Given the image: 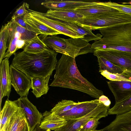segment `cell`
<instances>
[{"label":"cell","instance_id":"cell-1","mask_svg":"<svg viewBox=\"0 0 131 131\" xmlns=\"http://www.w3.org/2000/svg\"><path fill=\"white\" fill-rule=\"evenodd\" d=\"M55 70L54 79L49 86L78 90L96 99L104 95L102 91L96 88L81 75L75 58L62 54Z\"/></svg>","mask_w":131,"mask_h":131},{"label":"cell","instance_id":"cell-2","mask_svg":"<svg viewBox=\"0 0 131 131\" xmlns=\"http://www.w3.org/2000/svg\"><path fill=\"white\" fill-rule=\"evenodd\" d=\"M57 52L49 48L33 53L23 51L14 54L11 65L25 73L30 79L51 76L58 62Z\"/></svg>","mask_w":131,"mask_h":131},{"label":"cell","instance_id":"cell-3","mask_svg":"<svg viewBox=\"0 0 131 131\" xmlns=\"http://www.w3.org/2000/svg\"><path fill=\"white\" fill-rule=\"evenodd\" d=\"M103 37L92 45L95 49H109L131 53V22L100 28Z\"/></svg>","mask_w":131,"mask_h":131},{"label":"cell","instance_id":"cell-4","mask_svg":"<svg viewBox=\"0 0 131 131\" xmlns=\"http://www.w3.org/2000/svg\"><path fill=\"white\" fill-rule=\"evenodd\" d=\"M42 39L49 48L74 58L77 56L81 49L91 46L88 42L80 38L65 39L55 35Z\"/></svg>","mask_w":131,"mask_h":131},{"label":"cell","instance_id":"cell-5","mask_svg":"<svg viewBox=\"0 0 131 131\" xmlns=\"http://www.w3.org/2000/svg\"><path fill=\"white\" fill-rule=\"evenodd\" d=\"M77 22L92 30L102 27L131 22V16L117 10L98 16L84 17Z\"/></svg>","mask_w":131,"mask_h":131},{"label":"cell","instance_id":"cell-6","mask_svg":"<svg viewBox=\"0 0 131 131\" xmlns=\"http://www.w3.org/2000/svg\"><path fill=\"white\" fill-rule=\"evenodd\" d=\"M94 55L102 57L114 64L131 71V53L109 49L95 50Z\"/></svg>","mask_w":131,"mask_h":131},{"label":"cell","instance_id":"cell-7","mask_svg":"<svg viewBox=\"0 0 131 131\" xmlns=\"http://www.w3.org/2000/svg\"><path fill=\"white\" fill-rule=\"evenodd\" d=\"M26 14L45 26L57 31L61 34L71 38H81L76 33L63 24L55 20L45 16L44 13L35 11L28 8Z\"/></svg>","mask_w":131,"mask_h":131},{"label":"cell","instance_id":"cell-8","mask_svg":"<svg viewBox=\"0 0 131 131\" xmlns=\"http://www.w3.org/2000/svg\"><path fill=\"white\" fill-rule=\"evenodd\" d=\"M15 101L25 114L30 131H33L37 125H40L43 118V115L29 100L27 96L20 97Z\"/></svg>","mask_w":131,"mask_h":131},{"label":"cell","instance_id":"cell-9","mask_svg":"<svg viewBox=\"0 0 131 131\" xmlns=\"http://www.w3.org/2000/svg\"><path fill=\"white\" fill-rule=\"evenodd\" d=\"M10 72L12 85L20 96H27L31 87V81L25 73L13 67L10 66Z\"/></svg>","mask_w":131,"mask_h":131},{"label":"cell","instance_id":"cell-10","mask_svg":"<svg viewBox=\"0 0 131 131\" xmlns=\"http://www.w3.org/2000/svg\"><path fill=\"white\" fill-rule=\"evenodd\" d=\"M110 107L101 102L94 110L81 118L66 120V124L54 131H79L82 127L93 117L104 111L109 110Z\"/></svg>","mask_w":131,"mask_h":131},{"label":"cell","instance_id":"cell-11","mask_svg":"<svg viewBox=\"0 0 131 131\" xmlns=\"http://www.w3.org/2000/svg\"><path fill=\"white\" fill-rule=\"evenodd\" d=\"M8 59L5 58L0 64L1 104L3 97L7 96L9 98L11 91L12 82Z\"/></svg>","mask_w":131,"mask_h":131},{"label":"cell","instance_id":"cell-12","mask_svg":"<svg viewBox=\"0 0 131 131\" xmlns=\"http://www.w3.org/2000/svg\"><path fill=\"white\" fill-rule=\"evenodd\" d=\"M95 2H86L82 1L46 0L41 4L49 10H74L82 6L95 3Z\"/></svg>","mask_w":131,"mask_h":131},{"label":"cell","instance_id":"cell-13","mask_svg":"<svg viewBox=\"0 0 131 131\" xmlns=\"http://www.w3.org/2000/svg\"><path fill=\"white\" fill-rule=\"evenodd\" d=\"M107 82L116 102H121L131 96V81H110Z\"/></svg>","mask_w":131,"mask_h":131},{"label":"cell","instance_id":"cell-14","mask_svg":"<svg viewBox=\"0 0 131 131\" xmlns=\"http://www.w3.org/2000/svg\"><path fill=\"white\" fill-rule=\"evenodd\" d=\"M54 20L72 29L78 34L81 38L88 42L93 40L97 41L101 39L103 36L102 35L100 34H94L92 32L91 30L77 22Z\"/></svg>","mask_w":131,"mask_h":131},{"label":"cell","instance_id":"cell-15","mask_svg":"<svg viewBox=\"0 0 131 131\" xmlns=\"http://www.w3.org/2000/svg\"><path fill=\"white\" fill-rule=\"evenodd\" d=\"M117 10L107 5L105 2H96L94 4L81 7L74 9L84 17L98 16Z\"/></svg>","mask_w":131,"mask_h":131},{"label":"cell","instance_id":"cell-16","mask_svg":"<svg viewBox=\"0 0 131 131\" xmlns=\"http://www.w3.org/2000/svg\"><path fill=\"white\" fill-rule=\"evenodd\" d=\"M102 129L103 131H131V110L116 115L114 120Z\"/></svg>","mask_w":131,"mask_h":131},{"label":"cell","instance_id":"cell-17","mask_svg":"<svg viewBox=\"0 0 131 131\" xmlns=\"http://www.w3.org/2000/svg\"><path fill=\"white\" fill-rule=\"evenodd\" d=\"M44 14L45 16L53 19L76 22L84 17L74 10L49 9L46 13H44Z\"/></svg>","mask_w":131,"mask_h":131},{"label":"cell","instance_id":"cell-18","mask_svg":"<svg viewBox=\"0 0 131 131\" xmlns=\"http://www.w3.org/2000/svg\"><path fill=\"white\" fill-rule=\"evenodd\" d=\"M43 118L40 127L46 130L49 129L54 131L65 125L67 121L63 118L51 113L46 111L43 114Z\"/></svg>","mask_w":131,"mask_h":131},{"label":"cell","instance_id":"cell-19","mask_svg":"<svg viewBox=\"0 0 131 131\" xmlns=\"http://www.w3.org/2000/svg\"><path fill=\"white\" fill-rule=\"evenodd\" d=\"M19 108L15 100L12 101L7 99L5 101L0 112V131H5L10 118Z\"/></svg>","mask_w":131,"mask_h":131},{"label":"cell","instance_id":"cell-20","mask_svg":"<svg viewBox=\"0 0 131 131\" xmlns=\"http://www.w3.org/2000/svg\"><path fill=\"white\" fill-rule=\"evenodd\" d=\"M24 20L25 22L38 35L40 34L44 36V38L48 35L53 36L61 34L57 31L45 26L26 14L24 16Z\"/></svg>","mask_w":131,"mask_h":131},{"label":"cell","instance_id":"cell-21","mask_svg":"<svg viewBox=\"0 0 131 131\" xmlns=\"http://www.w3.org/2000/svg\"><path fill=\"white\" fill-rule=\"evenodd\" d=\"M7 47L8 50L4 55V58H9L17 50V42L21 35L13 26L9 21L7 24Z\"/></svg>","mask_w":131,"mask_h":131},{"label":"cell","instance_id":"cell-22","mask_svg":"<svg viewBox=\"0 0 131 131\" xmlns=\"http://www.w3.org/2000/svg\"><path fill=\"white\" fill-rule=\"evenodd\" d=\"M50 76L36 77L31 79V92L37 98L47 93L49 89L48 83Z\"/></svg>","mask_w":131,"mask_h":131},{"label":"cell","instance_id":"cell-23","mask_svg":"<svg viewBox=\"0 0 131 131\" xmlns=\"http://www.w3.org/2000/svg\"><path fill=\"white\" fill-rule=\"evenodd\" d=\"M101 102L98 99L81 102L80 107L72 119H77L84 117L94 110Z\"/></svg>","mask_w":131,"mask_h":131},{"label":"cell","instance_id":"cell-24","mask_svg":"<svg viewBox=\"0 0 131 131\" xmlns=\"http://www.w3.org/2000/svg\"><path fill=\"white\" fill-rule=\"evenodd\" d=\"M49 48L42 40L37 36L26 44L23 49V51L25 52L37 53L42 52Z\"/></svg>","mask_w":131,"mask_h":131},{"label":"cell","instance_id":"cell-25","mask_svg":"<svg viewBox=\"0 0 131 131\" xmlns=\"http://www.w3.org/2000/svg\"><path fill=\"white\" fill-rule=\"evenodd\" d=\"M97 58L99 72L106 70L112 73L121 74L125 70L123 68L114 64L103 57H99Z\"/></svg>","mask_w":131,"mask_h":131},{"label":"cell","instance_id":"cell-26","mask_svg":"<svg viewBox=\"0 0 131 131\" xmlns=\"http://www.w3.org/2000/svg\"><path fill=\"white\" fill-rule=\"evenodd\" d=\"M131 110V96L121 102H115L114 106L110 108L108 115H120Z\"/></svg>","mask_w":131,"mask_h":131},{"label":"cell","instance_id":"cell-27","mask_svg":"<svg viewBox=\"0 0 131 131\" xmlns=\"http://www.w3.org/2000/svg\"><path fill=\"white\" fill-rule=\"evenodd\" d=\"M25 118L26 115L24 111L19 107L9 120L5 131H16L21 122Z\"/></svg>","mask_w":131,"mask_h":131},{"label":"cell","instance_id":"cell-28","mask_svg":"<svg viewBox=\"0 0 131 131\" xmlns=\"http://www.w3.org/2000/svg\"><path fill=\"white\" fill-rule=\"evenodd\" d=\"M9 21L15 30L20 33L21 37L19 39L24 41L25 45L38 35L36 32L28 30L21 26L14 19H12Z\"/></svg>","mask_w":131,"mask_h":131},{"label":"cell","instance_id":"cell-29","mask_svg":"<svg viewBox=\"0 0 131 131\" xmlns=\"http://www.w3.org/2000/svg\"><path fill=\"white\" fill-rule=\"evenodd\" d=\"M78 103V102L71 100H62L58 102L50 112L58 116L70 110Z\"/></svg>","mask_w":131,"mask_h":131},{"label":"cell","instance_id":"cell-30","mask_svg":"<svg viewBox=\"0 0 131 131\" xmlns=\"http://www.w3.org/2000/svg\"><path fill=\"white\" fill-rule=\"evenodd\" d=\"M108 111V110H107L104 111L92 118L82 127L79 131H90L96 130L100 123L99 120L102 118L107 116Z\"/></svg>","mask_w":131,"mask_h":131},{"label":"cell","instance_id":"cell-31","mask_svg":"<svg viewBox=\"0 0 131 131\" xmlns=\"http://www.w3.org/2000/svg\"><path fill=\"white\" fill-rule=\"evenodd\" d=\"M7 24L2 26L0 32V64L6 52L7 47Z\"/></svg>","mask_w":131,"mask_h":131},{"label":"cell","instance_id":"cell-32","mask_svg":"<svg viewBox=\"0 0 131 131\" xmlns=\"http://www.w3.org/2000/svg\"><path fill=\"white\" fill-rule=\"evenodd\" d=\"M105 3L109 7L131 16V5L120 4L110 1Z\"/></svg>","mask_w":131,"mask_h":131},{"label":"cell","instance_id":"cell-33","mask_svg":"<svg viewBox=\"0 0 131 131\" xmlns=\"http://www.w3.org/2000/svg\"><path fill=\"white\" fill-rule=\"evenodd\" d=\"M99 72L102 75L111 81H131V80L129 79L122 74L112 73L106 70L101 71Z\"/></svg>","mask_w":131,"mask_h":131},{"label":"cell","instance_id":"cell-34","mask_svg":"<svg viewBox=\"0 0 131 131\" xmlns=\"http://www.w3.org/2000/svg\"><path fill=\"white\" fill-rule=\"evenodd\" d=\"M24 16H18L13 15L12 19H14L20 25L27 29L35 32L34 29L25 22L24 20Z\"/></svg>","mask_w":131,"mask_h":131},{"label":"cell","instance_id":"cell-35","mask_svg":"<svg viewBox=\"0 0 131 131\" xmlns=\"http://www.w3.org/2000/svg\"><path fill=\"white\" fill-rule=\"evenodd\" d=\"M29 6V5L27 3L24 2L22 5L16 9L13 15L18 16H24L27 13Z\"/></svg>","mask_w":131,"mask_h":131},{"label":"cell","instance_id":"cell-36","mask_svg":"<svg viewBox=\"0 0 131 131\" xmlns=\"http://www.w3.org/2000/svg\"><path fill=\"white\" fill-rule=\"evenodd\" d=\"M95 49L92 48L91 46H89L81 49L77 56L81 54H86L88 53H94Z\"/></svg>","mask_w":131,"mask_h":131},{"label":"cell","instance_id":"cell-37","mask_svg":"<svg viewBox=\"0 0 131 131\" xmlns=\"http://www.w3.org/2000/svg\"><path fill=\"white\" fill-rule=\"evenodd\" d=\"M98 99L99 101L103 103L106 106H110L111 101L106 96L104 95H102Z\"/></svg>","mask_w":131,"mask_h":131},{"label":"cell","instance_id":"cell-38","mask_svg":"<svg viewBox=\"0 0 131 131\" xmlns=\"http://www.w3.org/2000/svg\"><path fill=\"white\" fill-rule=\"evenodd\" d=\"M27 121L26 118L23 119L20 122L16 131H22Z\"/></svg>","mask_w":131,"mask_h":131},{"label":"cell","instance_id":"cell-39","mask_svg":"<svg viewBox=\"0 0 131 131\" xmlns=\"http://www.w3.org/2000/svg\"><path fill=\"white\" fill-rule=\"evenodd\" d=\"M25 44V42L24 41L19 39L17 42V50L20 48H23Z\"/></svg>","mask_w":131,"mask_h":131},{"label":"cell","instance_id":"cell-40","mask_svg":"<svg viewBox=\"0 0 131 131\" xmlns=\"http://www.w3.org/2000/svg\"><path fill=\"white\" fill-rule=\"evenodd\" d=\"M121 74L129 79L131 80V71L125 69Z\"/></svg>","mask_w":131,"mask_h":131},{"label":"cell","instance_id":"cell-41","mask_svg":"<svg viewBox=\"0 0 131 131\" xmlns=\"http://www.w3.org/2000/svg\"><path fill=\"white\" fill-rule=\"evenodd\" d=\"M22 131H30L29 127L27 122L24 127Z\"/></svg>","mask_w":131,"mask_h":131},{"label":"cell","instance_id":"cell-42","mask_svg":"<svg viewBox=\"0 0 131 131\" xmlns=\"http://www.w3.org/2000/svg\"><path fill=\"white\" fill-rule=\"evenodd\" d=\"M45 130L41 128L39 126V125H37L33 131H45Z\"/></svg>","mask_w":131,"mask_h":131},{"label":"cell","instance_id":"cell-43","mask_svg":"<svg viewBox=\"0 0 131 131\" xmlns=\"http://www.w3.org/2000/svg\"><path fill=\"white\" fill-rule=\"evenodd\" d=\"M122 4H130L131 5V2H128V3H122Z\"/></svg>","mask_w":131,"mask_h":131},{"label":"cell","instance_id":"cell-44","mask_svg":"<svg viewBox=\"0 0 131 131\" xmlns=\"http://www.w3.org/2000/svg\"><path fill=\"white\" fill-rule=\"evenodd\" d=\"M90 131H103L102 129H101L99 130H94Z\"/></svg>","mask_w":131,"mask_h":131},{"label":"cell","instance_id":"cell-45","mask_svg":"<svg viewBox=\"0 0 131 131\" xmlns=\"http://www.w3.org/2000/svg\"><path fill=\"white\" fill-rule=\"evenodd\" d=\"M45 131H51V130L49 129H48L46 130Z\"/></svg>","mask_w":131,"mask_h":131}]
</instances>
